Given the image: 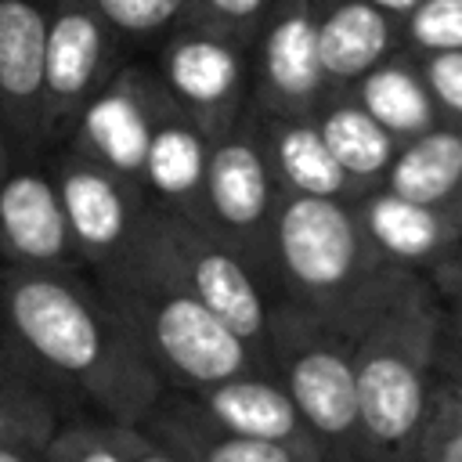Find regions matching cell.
Segmentation results:
<instances>
[{"label": "cell", "instance_id": "6da1fadb", "mask_svg": "<svg viewBox=\"0 0 462 462\" xmlns=\"http://www.w3.org/2000/svg\"><path fill=\"white\" fill-rule=\"evenodd\" d=\"M0 321L29 361L76 408L137 426L166 383L87 271L0 263Z\"/></svg>", "mask_w": 462, "mask_h": 462}, {"label": "cell", "instance_id": "7a4b0ae2", "mask_svg": "<svg viewBox=\"0 0 462 462\" xmlns=\"http://www.w3.org/2000/svg\"><path fill=\"white\" fill-rule=\"evenodd\" d=\"M411 278L419 274L393 267L368 242L350 202L282 195L274 220V289L282 300L357 339Z\"/></svg>", "mask_w": 462, "mask_h": 462}, {"label": "cell", "instance_id": "3957f363", "mask_svg": "<svg viewBox=\"0 0 462 462\" xmlns=\"http://www.w3.org/2000/svg\"><path fill=\"white\" fill-rule=\"evenodd\" d=\"M440 321L444 300L419 274L354 339L365 462H411L437 379Z\"/></svg>", "mask_w": 462, "mask_h": 462}, {"label": "cell", "instance_id": "277c9868", "mask_svg": "<svg viewBox=\"0 0 462 462\" xmlns=\"http://www.w3.org/2000/svg\"><path fill=\"white\" fill-rule=\"evenodd\" d=\"M123 271L152 274V278H162L184 289L202 307H209L224 325H231L263 357L267 321L282 296L249 267V260L235 245H227L202 220L148 206L137 242L116 274Z\"/></svg>", "mask_w": 462, "mask_h": 462}, {"label": "cell", "instance_id": "5b68a950", "mask_svg": "<svg viewBox=\"0 0 462 462\" xmlns=\"http://www.w3.org/2000/svg\"><path fill=\"white\" fill-rule=\"evenodd\" d=\"M170 390H202L267 368L263 357L184 289L123 271L97 282Z\"/></svg>", "mask_w": 462, "mask_h": 462}, {"label": "cell", "instance_id": "8992f818", "mask_svg": "<svg viewBox=\"0 0 462 462\" xmlns=\"http://www.w3.org/2000/svg\"><path fill=\"white\" fill-rule=\"evenodd\" d=\"M263 361L289 390L325 462H365L354 339L303 307L278 300L267 321Z\"/></svg>", "mask_w": 462, "mask_h": 462}, {"label": "cell", "instance_id": "52a82bcc", "mask_svg": "<svg viewBox=\"0 0 462 462\" xmlns=\"http://www.w3.org/2000/svg\"><path fill=\"white\" fill-rule=\"evenodd\" d=\"M282 195L285 191L278 188L267 166L249 105L242 119L209 144L202 224L213 227L227 245H235L271 289H274V220Z\"/></svg>", "mask_w": 462, "mask_h": 462}, {"label": "cell", "instance_id": "ba28073f", "mask_svg": "<svg viewBox=\"0 0 462 462\" xmlns=\"http://www.w3.org/2000/svg\"><path fill=\"white\" fill-rule=\"evenodd\" d=\"M159 83L209 137L231 130L253 105V47L188 18L159 43Z\"/></svg>", "mask_w": 462, "mask_h": 462}, {"label": "cell", "instance_id": "9c48e42d", "mask_svg": "<svg viewBox=\"0 0 462 462\" xmlns=\"http://www.w3.org/2000/svg\"><path fill=\"white\" fill-rule=\"evenodd\" d=\"M47 170L54 177L83 271L94 282L116 274L137 242L148 209L144 191L69 144L54 148Z\"/></svg>", "mask_w": 462, "mask_h": 462}, {"label": "cell", "instance_id": "30bf717a", "mask_svg": "<svg viewBox=\"0 0 462 462\" xmlns=\"http://www.w3.org/2000/svg\"><path fill=\"white\" fill-rule=\"evenodd\" d=\"M126 65V43L87 0H54L43 43V137L61 148L97 90Z\"/></svg>", "mask_w": 462, "mask_h": 462}, {"label": "cell", "instance_id": "8fae6325", "mask_svg": "<svg viewBox=\"0 0 462 462\" xmlns=\"http://www.w3.org/2000/svg\"><path fill=\"white\" fill-rule=\"evenodd\" d=\"M170 108L173 101L159 83L155 69L126 61L83 108L65 144L137 184L144 152Z\"/></svg>", "mask_w": 462, "mask_h": 462}, {"label": "cell", "instance_id": "7c38bea8", "mask_svg": "<svg viewBox=\"0 0 462 462\" xmlns=\"http://www.w3.org/2000/svg\"><path fill=\"white\" fill-rule=\"evenodd\" d=\"M328 90L310 4L274 0L253 40V105L278 116H314Z\"/></svg>", "mask_w": 462, "mask_h": 462}, {"label": "cell", "instance_id": "4fadbf2b", "mask_svg": "<svg viewBox=\"0 0 462 462\" xmlns=\"http://www.w3.org/2000/svg\"><path fill=\"white\" fill-rule=\"evenodd\" d=\"M54 0H0V116L14 162L43 159V43Z\"/></svg>", "mask_w": 462, "mask_h": 462}, {"label": "cell", "instance_id": "5bb4252c", "mask_svg": "<svg viewBox=\"0 0 462 462\" xmlns=\"http://www.w3.org/2000/svg\"><path fill=\"white\" fill-rule=\"evenodd\" d=\"M0 263L25 271H83L43 159L11 162L0 177Z\"/></svg>", "mask_w": 462, "mask_h": 462}, {"label": "cell", "instance_id": "9a60e30c", "mask_svg": "<svg viewBox=\"0 0 462 462\" xmlns=\"http://www.w3.org/2000/svg\"><path fill=\"white\" fill-rule=\"evenodd\" d=\"M350 206L368 242L393 267L411 274H430L462 235V220L451 206L411 202L390 188H372Z\"/></svg>", "mask_w": 462, "mask_h": 462}, {"label": "cell", "instance_id": "2e32d148", "mask_svg": "<svg viewBox=\"0 0 462 462\" xmlns=\"http://www.w3.org/2000/svg\"><path fill=\"white\" fill-rule=\"evenodd\" d=\"M137 426L152 440L170 448L180 462H321V455L314 451L242 437L220 426L184 390H170V386Z\"/></svg>", "mask_w": 462, "mask_h": 462}, {"label": "cell", "instance_id": "e0dca14e", "mask_svg": "<svg viewBox=\"0 0 462 462\" xmlns=\"http://www.w3.org/2000/svg\"><path fill=\"white\" fill-rule=\"evenodd\" d=\"M188 397L209 419H217L220 426L235 430L242 437H256V440H271V444H289V448L321 455L314 437H310V430L303 426L300 408L292 404L289 390L278 383V375L271 368L245 372V375H235V379L191 390Z\"/></svg>", "mask_w": 462, "mask_h": 462}, {"label": "cell", "instance_id": "ac0fdd59", "mask_svg": "<svg viewBox=\"0 0 462 462\" xmlns=\"http://www.w3.org/2000/svg\"><path fill=\"white\" fill-rule=\"evenodd\" d=\"M332 90H350L368 69L401 51L397 22L372 0H307Z\"/></svg>", "mask_w": 462, "mask_h": 462}, {"label": "cell", "instance_id": "d6986e66", "mask_svg": "<svg viewBox=\"0 0 462 462\" xmlns=\"http://www.w3.org/2000/svg\"><path fill=\"white\" fill-rule=\"evenodd\" d=\"M213 137L188 119L177 105L159 123L144 162H141V191L148 206L202 220V188H206V162H209Z\"/></svg>", "mask_w": 462, "mask_h": 462}, {"label": "cell", "instance_id": "ffe728a7", "mask_svg": "<svg viewBox=\"0 0 462 462\" xmlns=\"http://www.w3.org/2000/svg\"><path fill=\"white\" fill-rule=\"evenodd\" d=\"M253 123H256L267 166L285 195L339 199V202L354 199L314 116H278L253 105Z\"/></svg>", "mask_w": 462, "mask_h": 462}, {"label": "cell", "instance_id": "44dd1931", "mask_svg": "<svg viewBox=\"0 0 462 462\" xmlns=\"http://www.w3.org/2000/svg\"><path fill=\"white\" fill-rule=\"evenodd\" d=\"M314 123H318L332 159L339 162L354 199H361L372 188H383V180L397 159L401 141L393 134H386L357 105V97L350 90H328V97L314 112Z\"/></svg>", "mask_w": 462, "mask_h": 462}, {"label": "cell", "instance_id": "7402d4cb", "mask_svg": "<svg viewBox=\"0 0 462 462\" xmlns=\"http://www.w3.org/2000/svg\"><path fill=\"white\" fill-rule=\"evenodd\" d=\"M350 94L401 144L411 141V137H419L433 123H440L437 105H433L430 87H426V76H422V65L404 47L393 51L390 58H383L375 69H368L350 87Z\"/></svg>", "mask_w": 462, "mask_h": 462}, {"label": "cell", "instance_id": "603a6c76", "mask_svg": "<svg viewBox=\"0 0 462 462\" xmlns=\"http://www.w3.org/2000/svg\"><path fill=\"white\" fill-rule=\"evenodd\" d=\"M383 188L411 202L455 206L462 199V123L440 119L419 137L404 141Z\"/></svg>", "mask_w": 462, "mask_h": 462}, {"label": "cell", "instance_id": "cb8c5ba5", "mask_svg": "<svg viewBox=\"0 0 462 462\" xmlns=\"http://www.w3.org/2000/svg\"><path fill=\"white\" fill-rule=\"evenodd\" d=\"M130 430L94 411H72L43 444L47 462H130Z\"/></svg>", "mask_w": 462, "mask_h": 462}, {"label": "cell", "instance_id": "d4e9b609", "mask_svg": "<svg viewBox=\"0 0 462 462\" xmlns=\"http://www.w3.org/2000/svg\"><path fill=\"white\" fill-rule=\"evenodd\" d=\"M65 415L69 404L51 390L0 379V444L43 448Z\"/></svg>", "mask_w": 462, "mask_h": 462}, {"label": "cell", "instance_id": "484cf974", "mask_svg": "<svg viewBox=\"0 0 462 462\" xmlns=\"http://www.w3.org/2000/svg\"><path fill=\"white\" fill-rule=\"evenodd\" d=\"M123 43H162L191 18V0H87Z\"/></svg>", "mask_w": 462, "mask_h": 462}, {"label": "cell", "instance_id": "4316f807", "mask_svg": "<svg viewBox=\"0 0 462 462\" xmlns=\"http://www.w3.org/2000/svg\"><path fill=\"white\" fill-rule=\"evenodd\" d=\"M411 462H462V383L437 372Z\"/></svg>", "mask_w": 462, "mask_h": 462}, {"label": "cell", "instance_id": "83f0119b", "mask_svg": "<svg viewBox=\"0 0 462 462\" xmlns=\"http://www.w3.org/2000/svg\"><path fill=\"white\" fill-rule=\"evenodd\" d=\"M401 47L411 54L462 51V0H422L401 22Z\"/></svg>", "mask_w": 462, "mask_h": 462}, {"label": "cell", "instance_id": "f1b7e54d", "mask_svg": "<svg viewBox=\"0 0 462 462\" xmlns=\"http://www.w3.org/2000/svg\"><path fill=\"white\" fill-rule=\"evenodd\" d=\"M271 7H274V0H191V18L253 47Z\"/></svg>", "mask_w": 462, "mask_h": 462}, {"label": "cell", "instance_id": "f546056e", "mask_svg": "<svg viewBox=\"0 0 462 462\" xmlns=\"http://www.w3.org/2000/svg\"><path fill=\"white\" fill-rule=\"evenodd\" d=\"M430 87V97L437 105L440 119L462 123V51L448 54H415Z\"/></svg>", "mask_w": 462, "mask_h": 462}, {"label": "cell", "instance_id": "4dcf8cb0", "mask_svg": "<svg viewBox=\"0 0 462 462\" xmlns=\"http://www.w3.org/2000/svg\"><path fill=\"white\" fill-rule=\"evenodd\" d=\"M0 379H11V383H29V386H40V390H51L54 397H61L51 383H47V375L29 361V354L18 346V339L11 336V328L0 321ZM65 401V397H61ZM69 404V401H65ZM72 408V404H69ZM76 411V408H72Z\"/></svg>", "mask_w": 462, "mask_h": 462}, {"label": "cell", "instance_id": "1f68e13d", "mask_svg": "<svg viewBox=\"0 0 462 462\" xmlns=\"http://www.w3.org/2000/svg\"><path fill=\"white\" fill-rule=\"evenodd\" d=\"M433 292L444 300V307H462V235L458 242L444 253V260L426 274Z\"/></svg>", "mask_w": 462, "mask_h": 462}, {"label": "cell", "instance_id": "d6a6232c", "mask_svg": "<svg viewBox=\"0 0 462 462\" xmlns=\"http://www.w3.org/2000/svg\"><path fill=\"white\" fill-rule=\"evenodd\" d=\"M130 462H180L170 448H162L159 440H152L141 426L130 430Z\"/></svg>", "mask_w": 462, "mask_h": 462}, {"label": "cell", "instance_id": "836d02e7", "mask_svg": "<svg viewBox=\"0 0 462 462\" xmlns=\"http://www.w3.org/2000/svg\"><path fill=\"white\" fill-rule=\"evenodd\" d=\"M440 350L462 354V307H444L440 321Z\"/></svg>", "mask_w": 462, "mask_h": 462}, {"label": "cell", "instance_id": "e575fe53", "mask_svg": "<svg viewBox=\"0 0 462 462\" xmlns=\"http://www.w3.org/2000/svg\"><path fill=\"white\" fill-rule=\"evenodd\" d=\"M0 462H47L43 448H22V444H0Z\"/></svg>", "mask_w": 462, "mask_h": 462}, {"label": "cell", "instance_id": "d590c367", "mask_svg": "<svg viewBox=\"0 0 462 462\" xmlns=\"http://www.w3.org/2000/svg\"><path fill=\"white\" fill-rule=\"evenodd\" d=\"M437 372L462 383V354H448V350H440V343H437Z\"/></svg>", "mask_w": 462, "mask_h": 462}, {"label": "cell", "instance_id": "8d00e7d4", "mask_svg": "<svg viewBox=\"0 0 462 462\" xmlns=\"http://www.w3.org/2000/svg\"><path fill=\"white\" fill-rule=\"evenodd\" d=\"M372 4H375L379 11H386V14L393 18V22H401V18H404L408 11H415V7L422 4V0H372Z\"/></svg>", "mask_w": 462, "mask_h": 462}, {"label": "cell", "instance_id": "74e56055", "mask_svg": "<svg viewBox=\"0 0 462 462\" xmlns=\"http://www.w3.org/2000/svg\"><path fill=\"white\" fill-rule=\"evenodd\" d=\"M14 162V152H11V141H7V130H4V116H0V177L11 170Z\"/></svg>", "mask_w": 462, "mask_h": 462}, {"label": "cell", "instance_id": "f35d334b", "mask_svg": "<svg viewBox=\"0 0 462 462\" xmlns=\"http://www.w3.org/2000/svg\"><path fill=\"white\" fill-rule=\"evenodd\" d=\"M451 209H455V213H458V220H462V199H458V202H455Z\"/></svg>", "mask_w": 462, "mask_h": 462}]
</instances>
